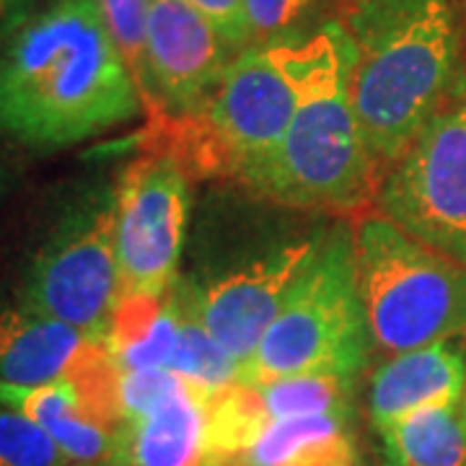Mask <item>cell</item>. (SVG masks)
Listing matches in <instances>:
<instances>
[{
    "instance_id": "52a82bcc",
    "label": "cell",
    "mask_w": 466,
    "mask_h": 466,
    "mask_svg": "<svg viewBox=\"0 0 466 466\" xmlns=\"http://www.w3.org/2000/svg\"><path fill=\"white\" fill-rule=\"evenodd\" d=\"M18 300L106 345L119 306L115 184L67 205L34 251Z\"/></svg>"
},
{
    "instance_id": "4316f807",
    "label": "cell",
    "mask_w": 466,
    "mask_h": 466,
    "mask_svg": "<svg viewBox=\"0 0 466 466\" xmlns=\"http://www.w3.org/2000/svg\"><path fill=\"white\" fill-rule=\"evenodd\" d=\"M459 412H461V420L466 425V381H464V394H461V401H459Z\"/></svg>"
},
{
    "instance_id": "7402d4cb",
    "label": "cell",
    "mask_w": 466,
    "mask_h": 466,
    "mask_svg": "<svg viewBox=\"0 0 466 466\" xmlns=\"http://www.w3.org/2000/svg\"><path fill=\"white\" fill-rule=\"evenodd\" d=\"M317 0H244L249 45L285 42L311 14Z\"/></svg>"
},
{
    "instance_id": "ba28073f",
    "label": "cell",
    "mask_w": 466,
    "mask_h": 466,
    "mask_svg": "<svg viewBox=\"0 0 466 466\" xmlns=\"http://www.w3.org/2000/svg\"><path fill=\"white\" fill-rule=\"evenodd\" d=\"M373 200L401 231L466 265V91L383 171Z\"/></svg>"
},
{
    "instance_id": "44dd1931",
    "label": "cell",
    "mask_w": 466,
    "mask_h": 466,
    "mask_svg": "<svg viewBox=\"0 0 466 466\" xmlns=\"http://www.w3.org/2000/svg\"><path fill=\"white\" fill-rule=\"evenodd\" d=\"M0 466H70L36 422L0 404Z\"/></svg>"
},
{
    "instance_id": "d4e9b609",
    "label": "cell",
    "mask_w": 466,
    "mask_h": 466,
    "mask_svg": "<svg viewBox=\"0 0 466 466\" xmlns=\"http://www.w3.org/2000/svg\"><path fill=\"white\" fill-rule=\"evenodd\" d=\"M36 0H0V26L5 24V21H11L18 14H24L29 5H34Z\"/></svg>"
},
{
    "instance_id": "7a4b0ae2",
    "label": "cell",
    "mask_w": 466,
    "mask_h": 466,
    "mask_svg": "<svg viewBox=\"0 0 466 466\" xmlns=\"http://www.w3.org/2000/svg\"><path fill=\"white\" fill-rule=\"evenodd\" d=\"M334 24L352 109L381 179L466 91V26L453 0H345Z\"/></svg>"
},
{
    "instance_id": "83f0119b",
    "label": "cell",
    "mask_w": 466,
    "mask_h": 466,
    "mask_svg": "<svg viewBox=\"0 0 466 466\" xmlns=\"http://www.w3.org/2000/svg\"><path fill=\"white\" fill-rule=\"evenodd\" d=\"M464 26H466V0H464Z\"/></svg>"
},
{
    "instance_id": "9a60e30c",
    "label": "cell",
    "mask_w": 466,
    "mask_h": 466,
    "mask_svg": "<svg viewBox=\"0 0 466 466\" xmlns=\"http://www.w3.org/2000/svg\"><path fill=\"white\" fill-rule=\"evenodd\" d=\"M231 466H363L350 417L306 415L269 420Z\"/></svg>"
},
{
    "instance_id": "3957f363",
    "label": "cell",
    "mask_w": 466,
    "mask_h": 466,
    "mask_svg": "<svg viewBox=\"0 0 466 466\" xmlns=\"http://www.w3.org/2000/svg\"><path fill=\"white\" fill-rule=\"evenodd\" d=\"M244 184L303 210L352 213L373 200L379 174L352 109L348 57L334 21L311 34L296 115L278 150Z\"/></svg>"
},
{
    "instance_id": "277c9868",
    "label": "cell",
    "mask_w": 466,
    "mask_h": 466,
    "mask_svg": "<svg viewBox=\"0 0 466 466\" xmlns=\"http://www.w3.org/2000/svg\"><path fill=\"white\" fill-rule=\"evenodd\" d=\"M352 236L373 348L397 355L466 334V265L425 247L381 213L360 218Z\"/></svg>"
},
{
    "instance_id": "5bb4252c",
    "label": "cell",
    "mask_w": 466,
    "mask_h": 466,
    "mask_svg": "<svg viewBox=\"0 0 466 466\" xmlns=\"http://www.w3.org/2000/svg\"><path fill=\"white\" fill-rule=\"evenodd\" d=\"M205 401L184 383L148 415L125 420L116 431L112 466L205 464Z\"/></svg>"
},
{
    "instance_id": "ffe728a7",
    "label": "cell",
    "mask_w": 466,
    "mask_h": 466,
    "mask_svg": "<svg viewBox=\"0 0 466 466\" xmlns=\"http://www.w3.org/2000/svg\"><path fill=\"white\" fill-rule=\"evenodd\" d=\"M148 5L150 0H99L104 24L115 39L122 60L130 67L146 109L150 112Z\"/></svg>"
},
{
    "instance_id": "d6986e66",
    "label": "cell",
    "mask_w": 466,
    "mask_h": 466,
    "mask_svg": "<svg viewBox=\"0 0 466 466\" xmlns=\"http://www.w3.org/2000/svg\"><path fill=\"white\" fill-rule=\"evenodd\" d=\"M350 376L334 373H306V376H288L278 381L257 386L265 401L269 420L306 415H337L350 417V397H352Z\"/></svg>"
},
{
    "instance_id": "ac0fdd59",
    "label": "cell",
    "mask_w": 466,
    "mask_h": 466,
    "mask_svg": "<svg viewBox=\"0 0 466 466\" xmlns=\"http://www.w3.org/2000/svg\"><path fill=\"white\" fill-rule=\"evenodd\" d=\"M174 296L179 306V342L171 360V373L189 383L202 400H210L241 381V370L226 348L205 332L200 319L195 317L189 306L187 288L177 283Z\"/></svg>"
},
{
    "instance_id": "2e32d148",
    "label": "cell",
    "mask_w": 466,
    "mask_h": 466,
    "mask_svg": "<svg viewBox=\"0 0 466 466\" xmlns=\"http://www.w3.org/2000/svg\"><path fill=\"white\" fill-rule=\"evenodd\" d=\"M383 466H466V425L459 404H435L376 431Z\"/></svg>"
},
{
    "instance_id": "8fae6325",
    "label": "cell",
    "mask_w": 466,
    "mask_h": 466,
    "mask_svg": "<svg viewBox=\"0 0 466 466\" xmlns=\"http://www.w3.org/2000/svg\"><path fill=\"white\" fill-rule=\"evenodd\" d=\"M231 47L184 0H150V115L182 122L200 115L231 63Z\"/></svg>"
},
{
    "instance_id": "7c38bea8",
    "label": "cell",
    "mask_w": 466,
    "mask_h": 466,
    "mask_svg": "<svg viewBox=\"0 0 466 466\" xmlns=\"http://www.w3.org/2000/svg\"><path fill=\"white\" fill-rule=\"evenodd\" d=\"M104 348L60 319L47 317L26 303H0V381L39 386L73 376Z\"/></svg>"
},
{
    "instance_id": "30bf717a",
    "label": "cell",
    "mask_w": 466,
    "mask_h": 466,
    "mask_svg": "<svg viewBox=\"0 0 466 466\" xmlns=\"http://www.w3.org/2000/svg\"><path fill=\"white\" fill-rule=\"evenodd\" d=\"M324 238V231L309 233L200 288L184 285L189 306L205 332L226 348L241 373L303 272L317 259Z\"/></svg>"
},
{
    "instance_id": "5b68a950",
    "label": "cell",
    "mask_w": 466,
    "mask_h": 466,
    "mask_svg": "<svg viewBox=\"0 0 466 466\" xmlns=\"http://www.w3.org/2000/svg\"><path fill=\"white\" fill-rule=\"evenodd\" d=\"M370 348L358 288L355 236L337 226L269 324L241 383L262 386L306 373L355 379L366 368Z\"/></svg>"
},
{
    "instance_id": "484cf974",
    "label": "cell",
    "mask_w": 466,
    "mask_h": 466,
    "mask_svg": "<svg viewBox=\"0 0 466 466\" xmlns=\"http://www.w3.org/2000/svg\"><path fill=\"white\" fill-rule=\"evenodd\" d=\"M5 189H8V168L3 167V161H0V198L5 195Z\"/></svg>"
},
{
    "instance_id": "cb8c5ba5",
    "label": "cell",
    "mask_w": 466,
    "mask_h": 466,
    "mask_svg": "<svg viewBox=\"0 0 466 466\" xmlns=\"http://www.w3.org/2000/svg\"><path fill=\"white\" fill-rule=\"evenodd\" d=\"M192 5L231 50L241 52L249 47V29H247V14L244 0H184Z\"/></svg>"
},
{
    "instance_id": "4fadbf2b",
    "label": "cell",
    "mask_w": 466,
    "mask_h": 466,
    "mask_svg": "<svg viewBox=\"0 0 466 466\" xmlns=\"http://www.w3.org/2000/svg\"><path fill=\"white\" fill-rule=\"evenodd\" d=\"M466 381V352L453 339L431 348L389 355L376 368L368 389V415L373 428L435 404H459Z\"/></svg>"
},
{
    "instance_id": "9c48e42d",
    "label": "cell",
    "mask_w": 466,
    "mask_h": 466,
    "mask_svg": "<svg viewBox=\"0 0 466 466\" xmlns=\"http://www.w3.org/2000/svg\"><path fill=\"white\" fill-rule=\"evenodd\" d=\"M187 226V174L177 156H143L115 182L119 300L164 299L177 285Z\"/></svg>"
},
{
    "instance_id": "8992f818",
    "label": "cell",
    "mask_w": 466,
    "mask_h": 466,
    "mask_svg": "<svg viewBox=\"0 0 466 466\" xmlns=\"http://www.w3.org/2000/svg\"><path fill=\"white\" fill-rule=\"evenodd\" d=\"M309 39L249 45L233 55L200 115L182 119L202 158L244 182L278 150L300 99Z\"/></svg>"
},
{
    "instance_id": "e0dca14e",
    "label": "cell",
    "mask_w": 466,
    "mask_h": 466,
    "mask_svg": "<svg viewBox=\"0 0 466 466\" xmlns=\"http://www.w3.org/2000/svg\"><path fill=\"white\" fill-rule=\"evenodd\" d=\"M269 415L257 386L233 383L205 401V464L231 466L265 431Z\"/></svg>"
},
{
    "instance_id": "603a6c76",
    "label": "cell",
    "mask_w": 466,
    "mask_h": 466,
    "mask_svg": "<svg viewBox=\"0 0 466 466\" xmlns=\"http://www.w3.org/2000/svg\"><path fill=\"white\" fill-rule=\"evenodd\" d=\"M184 383L187 381L171 370H119L116 400L122 422L148 415L150 410H156L171 394H177Z\"/></svg>"
},
{
    "instance_id": "6da1fadb",
    "label": "cell",
    "mask_w": 466,
    "mask_h": 466,
    "mask_svg": "<svg viewBox=\"0 0 466 466\" xmlns=\"http://www.w3.org/2000/svg\"><path fill=\"white\" fill-rule=\"evenodd\" d=\"M99 0H36L0 26V135L55 153L143 115Z\"/></svg>"
}]
</instances>
